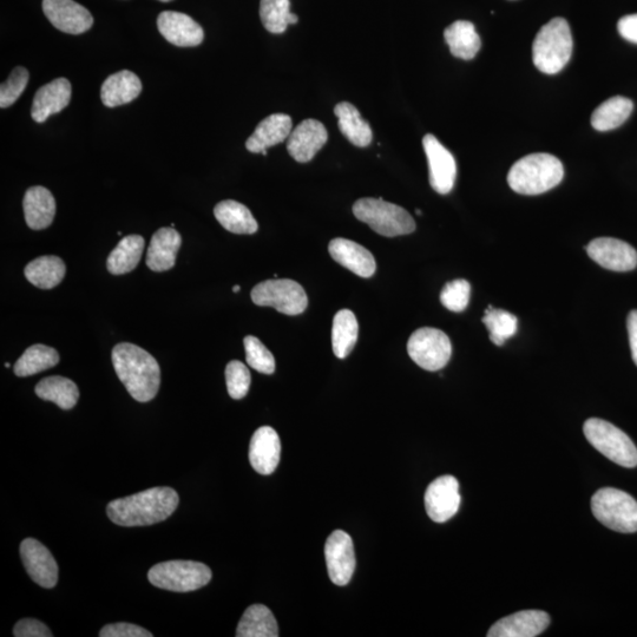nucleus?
I'll use <instances>...</instances> for the list:
<instances>
[{
    "mask_svg": "<svg viewBox=\"0 0 637 637\" xmlns=\"http://www.w3.org/2000/svg\"><path fill=\"white\" fill-rule=\"evenodd\" d=\"M180 498L172 488H153L110 502L107 514L121 527H148L166 521L179 505Z\"/></svg>",
    "mask_w": 637,
    "mask_h": 637,
    "instance_id": "1",
    "label": "nucleus"
},
{
    "mask_svg": "<svg viewBox=\"0 0 637 637\" xmlns=\"http://www.w3.org/2000/svg\"><path fill=\"white\" fill-rule=\"evenodd\" d=\"M113 364L118 378L137 402L147 403L156 397L161 370L150 353L133 344H118L113 350Z\"/></svg>",
    "mask_w": 637,
    "mask_h": 637,
    "instance_id": "2",
    "label": "nucleus"
},
{
    "mask_svg": "<svg viewBox=\"0 0 637 637\" xmlns=\"http://www.w3.org/2000/svg\"><path fill=\"white\" fill-rule=\"evenodd\" d=\"M564 168L556 156L544 153L522 157L508 174L509 186L522 195H540L562 182Z\"/></svg>",
    "mask_w": 637,
    "mask_h": 637,
    "instance_id": "3",
    "label": "nucleus"
},
{
    "mask_svg": "<svg viewBox=\"0 0 637 637\" xmlns=\"http://www.w3.org/2000/svg\"><path fill=\"white\" fill-rule=\"evenodd\" d=\"M573 36L564 18H554L538 31L533 44L535 67L547 75H556L566 68L573 55Z\"/></svg>",
    "mask_w": 637,
    "mask_h": 637,
    "instance_id": "4",
    "label": "nucleus"
},
{
    "mask_svg": "<svg viewBox=\"0 0 637 637\" xmlns=\"http://www.w3.org/2000/svg\"><path fill=\"white\" fill-rule=\"evenodd\" d=\"M356 218L367 223L374 232L386 238H396L416 231V222L407 210L383 199L366 197L353 206Z\"/></svg>",
    "mask_w": 637,
    "mask_h": 637,
    "instance_id": "5",
    "label": "nucleus"
},
{
    "mask_svg": "<svg viewBox=\"0 0 637 637\" xmlns=\"http://www.w3.org/2000/svg\"><path fill=\"white\" fill-rule=\"evenodd\" d=\"M591 510L597 521L617 533L637 531V502L625 491L612 488L597 491L591 499Z\"/></svg>",
    "mask_w": 637,
    "mask_h": 637,
    "instance_id": "6",
    "label": "nucleus"
},
{
    "mask_svg": "<svg viewBox=\"0 0 637 637\" xmlns=\"http://www.w3.org/2000/svg\"><path fill=\"white\" fill-rule=\"evenodd\" d=\"M584 435L594 448L623 468L637 465V449L625 432L606 420L591 418L583 426Z\"/></svg>",
    "mask_w": 637,
    "mask_h": 637,
    "instance_id": "7",
    "label": "nucleus"
},
{
    "mask_svg": "<svg viewBox=\"0 0 637 637\" xmlns=\"http://www.w3.org/2000/svg\"><path fill=\"white\" fill-rule=\"evenodd\" d=\"M212 570L195 561H169L156 564L149 570L148 579L153 586L175 593H189L207 586Z\"/></svg>",
    "mask_w": 637,
    "mask_h": 637,
    "instance_id": "8",
    "label": "nucleus"
},
{
    "mask_svg": "<svg viewBox=\"0 0 637 637\" xmlns=\"http://www.w3.org/2000/svg\"><path fill=\"white\" fill-rule=\"evenodd\" d=\"M255 305L273 307L282 314L299 315L308 306L307 294L297 281L290 279L266 280L252 291Z\"/></svg>",
    "mask_w": 637,
    "mask_h": 637,
    "instance_id": "9",
    "label": "nucleus"
},
{
    "mask_svg": "<svg viewBox=\"0 0 637 637\" xmlns=\"http://www.w3.org/2000/svg\"><path fill=\"white\" fill-rule=\"evenodd\" d=\"M407 352L415 363L426 371H439L448 365L452 345L450 338L437 328H419L407 343Z\"/></svg>",
    "mask_w": 637,
    "mask_h": 637,
    "instance_id": "10",
    "label": "nucleus"
},
{
    "mask_svg": "<svg viewBox=\"0 0 637 637\" xmlns=\"http://www.w3.org/2000/svg\"><path fill=\"white\" fill-rule=\"evenodd\" d=\"M325 557L331 581L340 587L347 586L357 564L351 536L343 530L333 531L327 538Z\"/></svg>",
    "mask_w": 637,
    "mask_h": 637,
    "instance_id": "11",
    "label": "nucleus"
},
{
    "mask_svg": "<svg viewBox=\"0 0 637 637\" xmlns=\"http://www.w3.org/2000/svg\"><path fill=\"white\" fill-rule=\"evenodd\" d=\"M423 147L428 157L431 187L438 194H449L455 187L457 177L455 157L431 134L425 135Z\"/></svg>",
    "mask_w": 637,
    "mask_h": 637,
    "instance_id": "12",
    "label": "nucleus"
},
{
    "mask_svg": "<svg viewBox=\"0 0 637 637\" xmlns=\"http://www.w3.org/2000/svg\"><path fill=\"white\" fill-rule=\"evenodd\" d=\"M461 507L459 483L453 476H443L433 481L425 492V508L433 522L451 520Z\"/></svg>",
    "mask_w": 637,
    "mask_h": 637,
    "instance_id": "13",
    "label": "nucleus"
},
{
    "mask_svg": "<svg viewBox=\"0 0 637 637\" xmlns=\"http://www.w3.org/2000/svg\"><path fill=\"white\" fill-rule=\"evenodd\" d=\"M43 11L50 23L65 34H84L94 24L91 13L74 0H43Z\"/></svg>",
    "mask_w": 637,
    "mask_h": 637,
    "instance_id": "14",
    "label": "nucleus"
},
{
    "mask_svg": "<svg viewBox=\"0 0 637 637\" xmlns=\"http://www.w3.org/2000/svg\"><path fill=\"white\" fill-rule=\"evenodd\" d=\"M587 253L597 265L614 272H629L637 266V252L627 242L599 238L590 242Z\"/></svg>",
    "mask_w": 637,
    "mask_h": 637,
    "instance_id": "15",
    "label": "nucleus"
},
{
    "mask_svg": "<svg viewBox=\"0 0 637 637\" xmlns=\"http://www.w3.org/2000/svg\"><path fill=\"white\" fill-rule=\"evenodd\" d=\"M21 557L32 581L43 588H54L58 582V564L41 542L26 538L21 544Z\"/></svg>",
    "mask_w": 637,
    "mask_h": 637,
    "instance_id": "16",
    "label": "nucleus"
},
{
    "mask_svg": "<svg viewBox=\"0 0 637 637\" xmlns=\"http://www.w3.org/2000/svg\"><path fill=\"white\" fill-rule=\"evenodd\" d=\"M327 141L328 133L324 124L308 118L292 130L287 139V150L295 161L307 163L314 159Z\"/></svg>",
    "mask_w": 637,
    "mask_h": 637,
    "instance_id": "17",
    "label": "nucleus"
},
{
    "mask_svg": "<svg viewBox=\"0 0 637 637\" xmlns=\"http://www.w3.org/2000/svg\"><path fill=\"white\" fill-rule=\"evenodd\" d=\"M157 28L169 43L181 48L197 47L205 39L200 24L186 13L164 11L157 18Z\"/></svg>",
    "mask_w": 637,
    "mask_h": 637,
    "instance_id": "18",
    "label": "nucleus"
},
{
    "mask_svg": "<svg viewBox=\"0 0 637 637\" xmlns=\"http://www.w3.org/2000/svg\"><path fill=\"white\" fill-rule=\"evenodd\" d=\"M281 457V442L277 431L271 426L256 430L249 445V462L260 475H272L277 470Z\"/></svg>",
    "mask_w": 637,
    "mask_h": 637,
    "instance_id": "19",
    "label": "nucleus"
},
{
    "mask_svg": "<svg viewBox=\"0 0 637 637\" xmlns=\"http://www.w3.org/2000/svg\"><path fill=\"white\" fill-rule=\"evenodd\" d=\"M550 617L540 610H525L504 617L489 630V637H536L548 628Z\"/></svg>",
    "mask_w": 637,
    "mask_h": 637,
    "instance_id": "20",
    "label": "nucleus"
},
{
    "mask_svg": "<svg viewBox=\"0 0 637 637\" xmlns=\"http://www.w3.org/2000/svg\"><path fill=\"white\" fill-rule=\"evenodd\" d=\"M328 251L334 261L358 277L367 279L376 273V259L369 249L360 246L357 242L341 238L334 239L330 242Z\"/></svg>",
    "mask_w": 637,
    "mask_h": 637,
    "instance_id": "21",
    "label": "nucleus"
},
{
    "mask_svg": "<svg viewBox=\"0 0 637 637\" xmlns=\"http://www.w3.org/2000/svg\"><path fill=\"white\" fill-rule=\"evenodd\" d=\"M72 89L67 78L44 85L39 89L32 102L31 116L37 123H43L52 115L61 113L71 101Z\"/></svg>",
    "mask_w": 637,
    "mask_h": 637,
    "instance_id": "22",
    "label": "nucleus"
},
{
    "mask_svg": "<svg viewBox=\"0 0 637 637\" xmlns=\"http://www.w3.org/2000/svg\"><path fill=\"white\" fill-rule=\"evenodd\" d=\"M291 133L292 118L285 114H274L260 122L247 140L246 148L251 153L266 155L267 149L286 141Z\"/></svg>",
    "mask_w": 637,
    "mask_h": 637,
    "instance_id": "23",
    "label": "nucleus"
},
{
    "mask_svg": "<svg viewBox=\"0 0 637 637\" xmlns=\"http://www.w3.org/2000/svg\"><path fill=\"white\" fill-rule=\"evenodd\" d=\"M181 244V235L173 227L159 229L150 241L147 266L154 272L169 271L175 266Z\"/></svg>",
    "mask_w": 637,
    "mask_h": 637,
    "instance_id": "24",
    "label": "nucleus"
},
{
    "mask_svg": "<svg viewBox=\"0 0 637 637\" xmlns=\"http://www.w3.org/2000/svg\"><path fill=\"white\" fill-rule=\"evenodd\" d=\"M26 223L34 231L48 228L55 219L56 201L50 190L36 186L28 189L23 200Z\"/></svg>",
    "mask_w": 637,
    "mask_h": 637,
    "instance_id": "25",
    "label": "nucleus"
},
{
    "mask_svg": "<svg viewBox=\"0 0 637 637\" xmlns=\"http://www.w3.org/2000/svg\"><path fill=\"white\" fill-rule=\"evenodd\" d=\"M142 91L140 78L134 72L123 70L104 81L101 100L105 107L115 108L136 100Z\"/></svg>",
    "mask_w": 637,
    "mask_h": 637,
    "instance_id": "26",
    "label": "nucleus"
},
{
    "mask_svg": "<svg viewBox=\"0 0 637 637\" xmlns=\"http://www.w3.org/2000/svg\"><path fill=\"white\" fill-rule=\"evenodd\" d=\"M338 117L341 134L348 141L359 148L369 147L373 140V133L369 122L361 117L359 110L353 104L341 102L334 108Z\"/></svg>",
    "mask_w": 637,
    "mask_h": 637,
    "instance_id": "27",
    "label": "nucleus"
},
{
    "mask_svg": "<svg viewBox=\"0 0 637 637\" xmlns=\"http://www.w3.org/2000/svg\"><path fill=\"white\" fill-rule=\"evenodd\" d=\"M446 44L449 45L452 56L470 61L481 50V37L477 34L475 25L468 21L452 23L444 31Z\"/></svg>",
    "mask_w": 637,
    "mask_h": 637,
    "instance_id": "28",
    "label": "nucleus"
},
{
    "mask_svg": "<svg viewBox=\"0 0 637 637\" xmlns=\"http://www.w3.org/2000/svg\"><path fill=\"white\" fill-rule=\"evenodd\" d=\"M214 215L223 228L234 234H254L259 228L251 210L233 200L218 203Z\"/></svg>",
    "mask_w": 637,
    "mask_h": 637,
    "instance_id": "29",
    "label": "nucleus"
},
{
    "mask_svg": "<svg viewBox=\"0 0 637 637\" xmlns=\"http://www.w3.org/2000/svg\"><path fill=\"white\" fill-rule=\"evenodd\" d=\"M65 272H67V267L61 258L47 255L31 261L25 267L24 274L32 285L42 288V290H51V288L61 284Z\"/></svg>",
    "mask_w": 637,
    "mask_h": 637,
    "instance_id": "30",
    "label": "nucleus"
},
{
    "mask_svg": "<svg viewBox=\"0 0 637 637\" xmlns=\"http://www.w3.org/2000/svg\"><path fill=\"white\" fill-rule=\"evenodd\" d=\"M236 636L278 637V622L275 620L271 610L264 604H254L242 616L238 629H236Z\"/></svg>",
    "mask_w": 637,
    "mask_h": 637,
    "instance_id": "31",
    "label": "nucleus"
},
{
    "mask_svg": "<svg viewBox=\"0 0 637 637\" xmlns=\"http://www.w3.org/2000/svg\"><path fill=\"white\" fill-rule=\"evenodd\" d=\"M629 98L615 96L603 102L591 115V126L597 131H610L622 126L633 113Z\"/></svg>",
    "mask_w": 637,
    "mask_h": 637,
    "instance_id": "32",
    "label": "nucleus"
},
{
    "mask_svg": "<svg viewBox=\"0 0 637 637\" xmlns=\"http://www.w3.org/2000/svg\"><path fill=\"white\" fill-rule=\"evenodd\" d=\"M144 249V239L140 235H129L120 241L110 253L107 267L114 275L133 272L139 265Z\"/></svg>",
    "mask_w": 637,
    "mask_h": 637,
    "instance_id": "33",
    "label": "nucleus"
},
{
    "mask_svg": "<svg viewBox=\"0 0 637 637\" xmlns=\"http://www.w3.org/2000/svg\"><path fill=\"white\" fill-rule=\"evenodd\" d=\"M35 391L39 398L55 403L62 410H71L80 399L77 385L72 380L59 376L41 380Z\"/></svg>",
    "mask_w": 637,
    "mask_h": 637,
    "instance_id": "34",
    "label": "nucleus"
},
{
    "mask_svg": "<svg viewBox=\"0 0 637 637\" xmlns=\"http://www.w3.org/2000/svg\"><path fill=\"white\" fill-rule=\"evenodd\" d=\"M359 325L356 315L350 310H341L333 320L332 346L339 359L350 356L358 341Z\"/></svg>",
    "mask_w": 637,
    "mask_h": 637,
    "instance_id": "35",
    "label": "nucleus"
},
{
    "mask_svg": "<svg viewBox=\"0 0 637 637\" xmlns=\"http://www.w3.org/2000/svg\"><path fill=\"white\" fill-rule=\"evenodd\" d=\"M59 363V354L55 348L45 345L30 346L15 364L17 377H30L51 369Z\"/></svg>",
    "mask_w": 637,
    "mask_h": 637,
    "instance_id": "36",
    "label": "nucleus"
},
{
    "mask_svg": "<svg viewBox=\"0 0 637 637\" xmlns=\"http://www.w3.org/2000/svg\"><path fill=\"white\" fill-rule=\"evenodd\" d=\"M483 324L488 328L492 343L502 346L505 341L515 336L518 319L510 312L489 306L485 311Z\"/></svg>",
    "mask_w": 637,
    "mask_h": 637,
    "instance_id": "37",
    "label": "nucleus"
},
{
    "mask_svg": "<svg viewBox=\"0 0 637 637\" xmlns=\"http://www.w3.org/2000/svg\"><path fill=\"white\" fill-rule=\"evenodd\" d=\"M291 0H261L260 18L271 34H284L290 25Z\"/></svg>",
    "mask_w": 637,
    "mask_h": 637,
    "instance_id": "38",
    "label": "nucleus"
},
{
    "mask_svg": "<svg viewBox=\"0 0 637 637\" xmlns=\"http://www.w3.org/2000/svg\"><path fill=\"white\" fill-rule=\"evenodd\" d=\"M247 364L252 369L264 373L275 372V359L271 351L258 338L248 336L244 340Z\"/></svg>",
    "mask_w": 637,
    "mask_h": 637,
    "instance_id": "39",
    "label": "nucleus"
},
{
    "mask_svg": "<svg viewBox=\"0 0 637 637\" xmlns=\"http://www.w3.org/2000/svg\"><path fill=\"white\" fill-rule=\"evenodd\" d=\"M471 285L469 281L458 279L448 282L441 293V302L452 312H463L469 306Z\"/></svg>",
    "mask_w": 637,
    "mask_h": 637,
    "instance_id": "40",
    "label": "nucleus"
},
{
    "mask_svg": "<svg viewBox=\"0 0 637 637\" xmlns=\"http://www.w3.org/2000/svg\"><path fill=\"white\" fill-rule=\"evenodd\" d=\"M226 383L229 396L236 400L245 398L252 383L247 366L238 360L231 361L226 367Z\"/></svg>",
    "mask_w": 637,
    "mask_h": 637,
    "instance_id": "41",
    "label": "nucleus"
},
{
    "mask_svg": "<svg viewBox=\"0 0 637 637\" xmlns=\"http://www.w3.org/2000/svg\"><path fill=\"white\" fill-rule=\"evenodd\" d=\"M29 82V71L22 67L12 70L8 81L2 83L0 87V108L11 107L24 93Z\"/></svg>",
    "mask_w": 637,
    "mask_h": 637,
    "instance_id": "42",
    "label": "nucleus"
},
{
    "mask_svg": "<svg viewBox=\"0 0 637 637\" xmlns=\"http://www.w3.org/2000/svg\"><path fill=\"white\" fill-rule=\"evenodd\" d=\"M101 637H151L153 634L140 626L131 623H114L102 628Z\"/></svg>",
    "mask_w": 637,
    "mask_h": 637,
    "instance_id": "43",
    "label": "nucleus"
},
{
    "mask_svg": "<svg viewBox=\"0 0 637 637\" xmlns=\"http://www.w3.org/2000/svg\"><path fill=\"white\" fill-rule=\"evenodd\" d=\"M13 635L16 637H51L54 634L44 625L43 622L35 619H23L18 621L13 628Z\"/></svg>",
    "mask_w": 637,
    "mask_h": 637,
    "instance_id": "44",
    "label": "nucleus"
},
{
    "mask_svg": "<svg viewBox=\"0 0 637 637\" xmlns=\"http://www.w3.org/2000/svg\"><path fill=\"white\" fill-rule=\"evenodd\" d=\"M617 30L626 41L637 44V13L621 18Z\"/></svg>",
    "mask_w": 637,
    "mask_h": 637,
    "instance_id": "45",
    "label": "nucleus"
},
{
    "mask_svg": "<svg viewBox=\"0 0 637 637\" xmlns=\"http://www.w3.org/2000/svg\"><path fill=\"white\" fill-rule=\"evenodd\" d=\"M628 334L630 350H632V356L634 363L637 366V311H632L628 315L627 320Z\"/></svg>",
    "mask_w": 637,
    "mask_h": 637,
    "instance_id": "46",
    "label": "nucleus"
},
{
    "mask_svg": "<svg viewBox=\"0 0 637 637\" xmlns=\"http://www.w3.org/2000/svg\"><path fill=\"white\" fill-rule=\"evenodd\" d=\"M239 291H240V286H235V287L233 288V292H234V293H239Z\"/></svg>",
    "mask_w": 637,
    "mask_h": 637,
    "instance_id": "47",
    "label": "nucleus"
},
{
    "mask_svg": "<svg viewBox=\"0 0 637 637\" xmlns=\"http://www.w3.org/2000/svg\"><path fill=\"white\" fill-rule=\"evenodd\" d=\"M416 213H417L418 215H422V214H423V213H422V210H419V209H417V210H416Z\"/></svg>",
    "mask_w": 637,
    "mask_h": 637,
    "instance_id": "48",
    "label": "nucleus"
},
{
    "mask_svg": "<svg viewBox=\"0 0 637 637\" xmlns=\"http://www.w3.org/2000/svg\"><path fill=\"white\" fill-rule=\"evenodd\" d=\"M160 2L168 3V2H172V0H160Z\"/></svg>",
    "mask_w": 637,
    "mask_h": 637,
    "instance_id": "49",
    "label": "nucleus"
}]
</instances>
